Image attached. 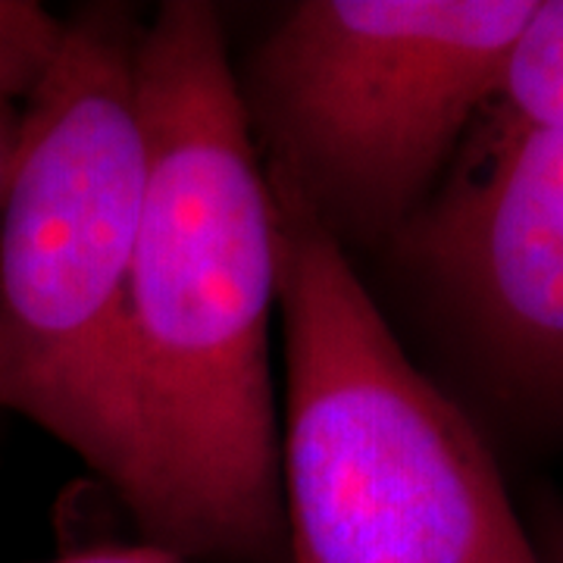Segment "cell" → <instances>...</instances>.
<instances>
[{
	"mask_svg": "<svg viewBox=\"0 0 563 563\" xmlns=\"http://www.w3.org/2000/svg\"><path fill=\"white\" fill-rule=\"evenodd\" d=\"M20 113H22V103L3 101V98H0V201H3V188H7V176H10L13 151H16Z\"/></svg>",
	"mask_w": 563,
	"mask_h": 563,
	"instance_id": "obj_10",
	"label": "cell"
},
{
	"mask_svg": "<svg viewBox=\"0 0 563 563\" xmlns=\"http://www.w3.org/2000/svg\"><path fill=\"white\" fill-rule=\"evenodd\" d=\"M63 38V16L35 0H0V98L25 103Z\"/></svg>",
	"mask_w": 563,
	"mask_h": 563,
	"instance_id": "obj_7",
	"label": "cell"
},
{
	"mask_svg": "<svg viewBox=\"0 0 563 563\" xmlns=\"http://www.w3.org/2000/svg\"><path fill=\"white\" fill-rule=\"evenodd\" d=\"M532 542H536L542 563H563V507L551 504V507L539 510Z\"/></svg>",
	"mask_w": 563,
	"mask_h": 563,
	"instance_id": "obj_9",
	"label": "cell"
},
{
	"mask_svg": "<svg viewBox=\"0 0 563 563\" xmlns=\"http://www.w3.org/2000/svg\"><path fill=\"white\" fill-rule=\"evenodd\" d=\"M147 176L129 288L141 542L195 563H288L269 317L276 210L220 10L141 25Z\"/></svg>",
	"mask_w": 563,
	"mask_h": 563,
	"instance_id": "obj_1",
	"label": "cell"
},
{
	"mask_svg": "<svg viewBox=\"0 0 563 563\" xmlns=\"http://www.w3.org/2000/svg\"><path fill=\"white\" fill-rule=\"evenodd\" d=\"M379 257L473 401L563 439V125L479 113Z\"/></svg>",
	"mask_w": 563,
	"mask_h": 563,
	"instance_id": "obj_5",
	"label": "cell"
},
{
	"mask_svg": "<svg viewBox=\"0 0 563 563\" xmlns=\"http://www.w3.org/2000/svg\"><path fill=\"white\" fill-rule=\"evenodd\" d=\"M141 20L88 3L22 103L0 201V413L73 451L135 520L144 495L129 288L147 176Z\"/></svg>",
	"mask_w": 563,
	"mask_h": 563,
	"instance_id": "obj_2",
	"label": "cell"
},
{
	"mask_svg": "<svg viewBox=\"0 0 563 563\" xmlns=\"http://www.w3.org/2000/svg\"><path fill=\"white\" fill-rule=\"evenodd\" d=\"M483 113L510 125H563V0H539Z\"/></svg>",
	"mask_w": 563,
	"mask_h": 563,
	"instance_id": "obj_6",
	"label": "cell"
},
{
	"mask_svg": "<svg viewBox=\"0 0 563 563\" xmlns=\"http://www.w3.org/2000/svg\"><path fill=\"white\" fill-rule=\"evenodd\" d=\"M539 0H301L239 79L263 166L354 261L439 188Z\"/></svg>",
	"mask_w": 563,
	"mask_h": 563,
	"instance_id": "obj_4",
	"label": "cell"
},
{
	"mask_svg": "<svg viewBox=\"0 0 563 563\" xmlns=\"http://www.w3.org/2000/svg\"><path fill=\"white\" fill-rule=\"evenodd\" d=\"M47 563H195L185 561L179 554L166 551L161 544L135 542V544H91L76 548Z\"/></svg>",
	"mask_w": 563,
	"mask_h": 563,
	"instance_id": "obj_8",
	"label": "cell"
},
{
	"mask_svg": "<svg viewBox=\"0 0 563 563\" xmlns=\"http://www.w3.org/2000/svg\"><path fill=\"white\" fill-rule=\"evenodd\" d=\"M276 210L288 563H542L476 420L407 357L301 198Z\"/></svg>",
	"mask_w": 563,
	"mask_h": 563,
	"instance_id": "obj_3",
	"label": "cell"
}]
</instances>
